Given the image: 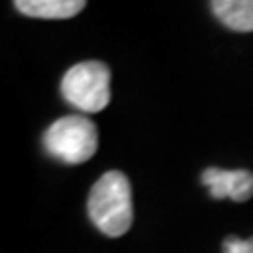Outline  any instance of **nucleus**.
Wrapping results in <instances>:
<instances>
[{
	"mask_svg": "<svg viewBox=\"0 0 253 253\" xmlns=\"http://www.w3.org/2000/svg\"><path fill=\"white\" fill-rule=\"evenodd\" d=\"M86 210L92 223L105 236L117 238L129 231L133 221L131 186L124 172L107 171L92 186Z\"/></svg>",
	"mask_w": 253,
	"mask_h": 253,
	"instance_id": "f257e3e1",
	"label": "nucleus"
},
{
	"mask_svg": "<svg viewBox=\"0 0 253 253\" xmlns=\"http://www.w3.org/2000/svg\"><path fill=\"white\" fill-rule=\"evenodd\" d=\"M42 143L53 160L79 165L98 152V127L83 115H68L47 127Z\"/></svg>",
	"mask_w": 253,
	"mask_h": 253,
	"instance_id": "f03ea898",
	"label": "nucleus"
},
{
	"mask_svg": "<svg viewBox=\"0 0 253 253\" xmlns=\"http://www.w3.org/2000/svg\"><path fill=\"white\" fill-rule=\"evenodd\" d=\"M64 100L83 113H100L111 100V70L98 60L79 62L64 73Z\"/></svg>",
	"mask_w": 253,
	"mask_h": 253,
	"instance_id": "7ed1b4c3",
	"label": "nucleus"
},
{
	"mask_svg": "<svg viewBox=\"0 0 253 253\" xmlns=\"http://www.w3.org/2000/svg\"><path fill=\"white\" fill-rule=\"evenodd\" d=\"M201 182L216 201L231 199L235 203H246L253 197V172L236 169L225 171L217 167H208L201 174Z\"/></svg>",
	"mask_w": 253,
	"mask_h": 253,
	"instance_id": "20e7f679",
	"label": "nucleus"
},
{
	"mask_svg": "<svg viewBox=\"0 0 253 253\" xmlns=\"http://www.w3.org/2000/svg\"><path fill=\"white\" fill-rule=\"evenodd\" d=\"M13 6L28 17L36 19H70L81 13L84 0H17Z\"/></svg>",
	"mask_w": 253,
	"mask_h": 253,
	"instance_id": "39448f33",
	"label": "nucleus"
},
{
	"mask_svg": "<svg viewBox=\"0 0 253 253\" xmlns=\"http://www.w3.org/2000/svg\"><path fill=\"white\" fill-rule=\"evenodd\" d=\"M210 8L227 28L235 32L253 30V0H214Z\"/></svg>",
	"mask_w": 253,
	"mask_h": 253,
	"instance_id": "423d86ee",
	"label": "nucleus"
},
{
	"mask_svg": "<svg viewBox=\"0 0 253 253\" xmlns=\"http://www.w3.org/2000/svg\"><path fill=\"white\" fill-rule=\"evenodd\" d=\"M223 253H253V236L248 240H242L238 236H227L221 244Z\"/></svg>",
	"mask_w": 253,
	"mask_h": 253,
	"instance_id": "0eeeda50",
	"label": "nucleus"
}]
</instances>
